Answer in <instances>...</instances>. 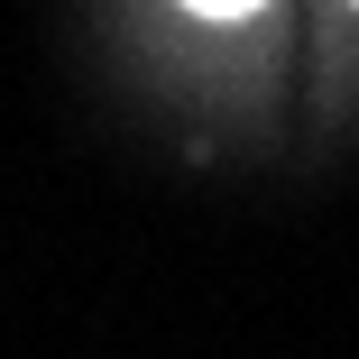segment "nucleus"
I'll return each mask as SVG.
<instances>
[{
  "mask_svg": "<svg viewBox=\"0 0 359 359\" xmlns=\"http://www.w3.org/2000/svg\"><path fill=\"white\" fill-rule=\"evenodd\" d=\"M184 10H194V19H258L267 0H184Z\"/></svg>",
  "mask_w": 359,
  "mask_h": 359,
  "instance_id": "obj_1",
  "label": "nucleus"
}]
</instances>
